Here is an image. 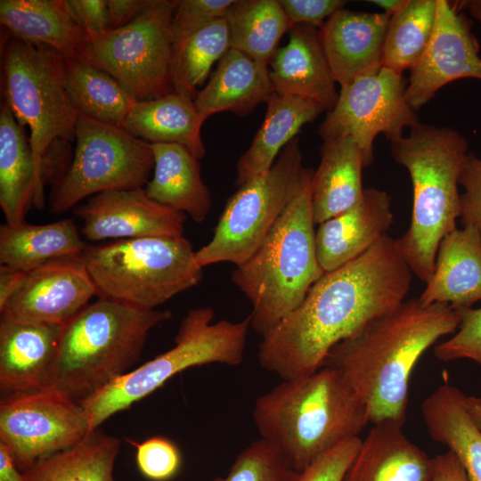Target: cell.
<instances>
[{"label": "cell", "instance_id": "6da1fadb", "mask_svg": "<svg viewBox=\"0 0 481 481\" xmlns=\"http://www.w3.org/2000/svg\"><path fill=\"white\" fill-rule=\"evenodd\" d=\"M412 275L395 239L384 235L358 257L324 273L301 304L262 337L259 364L282 379L315 371L335 345L403 303Z\"/></svg>", "mask_w": 481, "mask_h": 481}, {"label": "cell", "instance_id": "7a4b0ae2", "mask_svg": "<svg viewBox=\"0 0 481 481\" xmlns=\"http://www.w3.org/2000/svg\"><path fill=\"white\" fill-rule=\"evenodd\" d=\"M455 308L404 300L335 345L322 366L337 370L363 403L369 423L406 421L410 378L422 355L460 324Z\"/></svg>", "mask_w": 481, "mask_h": 481}, {"label": "cell", "instance_id": "3957f363", "mask_svg": "<svg viewBox=\"0 0 481 481\" xmlns=\"http://www.w3.org/2000/svg\"><path fill=\"white\" fill-rule=\"evenodd\" d=\"M252 417L260 438L300 473L338 444L358 437L369 424L360 397L328 366L282 379L256 400Z\"/></svg>", "mask_w": 481, "mask_h": 481}, {"label": "cell", "instance_id": "277c9868", "mask_svg": "<svg viewBox=\"0 0 481 481\" xmlns=\"http://www.w3.org/2000/svg\"><path fill=\"white\" fill-rule=\"evenodd\" d=\"M409 129L408 135L390 142L391 154L408 170L413 189L410 226L395 243L412 273L428 283L438 246L461 216L459 176L469 143L447 126L419 122Z\"/></svg>", "mask_w": 481, "mask_h": 481}, {"label": "cell", "instance_id": "5b68a950", "mask_svg": "<svg viewBox=\"0 0 481 481\" xmlns=\"http://www.w3.org/2000/svg\"><path fill=\"white\" fill-rule=\"evenodd\" d=\"M171 316L99 298L64 324L49 387L77 402L90 397L131 371L151 330Z\"/></svg>", "mask_w": 481, "mask_h": 481}, {"label": "cell", "instance_id": "8992f818", "mask_svg": "<svg viewBox=\"0 0 481 481\" xmlns=\"http://www.w3.org/2000/svg\"><path fill=\"white\" fill-rule=\"evenodd\" d=\"M301 187L256 252L235 266L232 280L250 301V328L261 337L304 300L324 273L316 254L312 178Z\"/></svg>", "mask_w": 481, "mask_h": 481}, {"label": "cell", "instance_id": "52a82bcc", "mask_svg": "<svg viewBox=\"0 0 481 481\" xmlns=\"http://www.w3.org/2000/svg\"><path fill=\"white\" fill-rule=\"evenodd\" d=\"M4 102L29 129L37 182V208L45 205L44 165L55 141L75 139L78 113L65 85V57L55 49L9 35L2 52Z\"/></svg>", "mask_w": 481, "mask_h": 481}, {"label": "cell", "instance_id": "ba28073f", "mask_svg": "<svg viewBox=\"0 0 481 481\" xmlns=\"http://www.w3.org/2000/svg\"><path fill=\"white\" fill-rule=\"evenodd\" d=\"M214 316L213 308L208 306L191 309L179 325L172 348L80 401L89 432L189 368L210 363L240 365L250 328L249 315L236 322H212Z\"/></svg>", "mask_w": 481, "mask_h": 481}, {"label": "cell", "instance_id": "9c48e42d", "mask_svg": "<svg viewBox=\"0 0 481 481\" xmlns=\"http://www.w3.org/2000/svg\"><path fill=\"white\" fill-rule=\"evenodd\" d=\"M184 237L124 239L86 246L81 259L99 298L156 309L203 277Z\"/></svg>", "mask_w": 481, "mask_h": 481}, {"label": "cell", "instance_id": "30bf717a", "mask_svg": "<svg viewBox=\"0 0 481 481\" xmlns=\"http://www.w3.org/2000/svg\"><path fill=\"white\" fill-rule=\"evenodd\" d=\"M307 169L296 137L270 169L239 187L228 199L213 237L195 253L198 264L202 268L222 262L237 266L247 261L298 192Z\"/></svg>", "mask_w": 481, "mask_h": 481}, {"label": "cell", "instance_id": "8fae6325", "mask_svg": "<svg viewBox=\"0 0 481 481\" xmlns=\"http://www.w3.org/2000/svg\"><path fill=\"white\" fill-rule=\"evenodd\" d=\"M178 0H154L131 23L88 37L75 56L114 77L136 101L174 91L171 23Z\"/></svg>", "mask_w": 481, "mask_h": 481}, {"label": "cell", "instance_id": "7c38bea8", "mask_svg": "<svg viewBox=\"0 0 481 481\" xmlns=\"http://www.w3.org/2000/svg\"><path fill=\"white\" fill-rule=\"evenodd\" d=\"M73 159L55 183L51 208L73 209L93 195L110 190L143 188L154 168L151 143L123 127L78 114Z\"/></svg>", "mask_w": 481, "mask_h": 481}, {"label": "cell", "instance_id": "4fadbf2b", "mask_svg": "<svg viewBox=\"0 0 481 481\" xmlns=\"http://www.w3.org/2000/svg\"><path fill=\"white\" fill-rule=\"evenodd\" d=\"M407 80L386 67L340 86L338 101L319 127L323 141L351 137L361 149L365 167L373 161V142L384 134L390 142L420 122L405 99Z\"/></svg>", "mask_w": 481, "mask_h": 481}, {"label": "cell", "instance_id": "5bb4252c", "mask_svg": "<svg viewBox=\"0 0 481 481\" xmlns=\"http://www.w3.org/2000/svg\"><path fill=\"white\" fill-rule=\"evenodd\" d=\"M89 433L80 403L53 387L9 394L1 399L0 442L20 471L43 457L77 444Z\"/></svg>", "mask_w": 481, "mask_h": 481}, {"label": "cell", "instance_id": "9a60e30c", "mask_svg": "<svg viewBox=\"0 0 481 481\" xmlns=\"http://www.w3.org/2000/svg\"><path fill=\"white\" fill-rule=\"evenodd\" d=\"M481 80L479 45L472 21L446 0H436V13L430 40L411 69L405 99L417 110L444 86L461 78Z\"/></svg>", "mask_w": 481, "mask_h": 481}, {"label": "cell", "instance_id": "2e32d148", "mask_svg": "<svg viewBox=\"0 0 481 481\" xmlns=\"http://www.w3.org/2000/svg\"><path fill=\"white\" fill-rule=\"evenodd\" d=\"M98 296L81 256L53 261L26 272L0 309L1 316L64 325Z\"/></svg>", "mask_w": 481, "mask_h": 481}, {"label": "cell", "instance_id": "e0dca14e", "mask_svg": "<svg viewBox=\"0 0 481 481\" xmlns=\"http://www.w3.org/2000/svg\"><path fill=\"white\" fill-rule=\"evenodd\" d=\"M82 234L92 241L183 236L186 215L151 200L144 188L110 190L76 206Z\"/></svg>", "mask_w": 481, "mask_h": 481}, {"label": "cell", "instance_id": "ac0fdd59", "mask_svg": "<svg viewBox=\"0 0 481 481\" xmlns=\"http://www.w3.org/2000/svg\"><path fill=\"white\" fill-rule=\"evenodd\" d=\"M391 16L339 9L320 29L332 76L340 86L378 72Z\"/></svg>", "mask_w": 481, "mask_h": 481}, {"label": "cell", "instance_id": "d6986e66", "mask_svg": "<svg viewBox=\"0 0 481 481\" xmlns=\"http://www.w3.org/2000/svg\"><path fill=\"white\" fill-rule=\"evenodd\" d=\"M61 324L0 319V387L6 394L40 390L51 384Z\"/></svg>", "mask_w": 481, "mask_h": 481}, {"label": "cell", "instance_id": "ffe728a7", "mask_svg": "<svg viewBox=\"0 0 481 481\" xmlns=\"http://www.w3.org/2000/svg\"><path fill=\"white\" fill-rule=\"evenodd\" d=\"M393 219L387 192L364 188L352 208L319 224L315 248L322 269L333 271L361 256L387 235Z\"/></svg>", "mask_w": 481, "mask_h": 481}, {"label": "cell", "instance_id": "44dd1931", "mask_svg": "<svg viewBox=\"0 0 481 481\" xmlns=\"http://www.w3.org/2000/svg\"><path fill=\"white\" fill-rule=\"evenodd\" d=\"M270 65L273 92L314 100L327 112L335 106L338 97L336 81L316 27L292 26L288 43L278 48Z\"/></svg>", "mask_w": 481, "mask_h": 481}, {"label": "cell", "instance_id": "7402d4cb", "mask_svg": "<svg viewBox=\"0 0 481 481\" xmlns=\"http://www.w3.org/2000/svg\"><path fill=\"white\" fill-rule=\"evenodd\" d=\"M424 305L471 307L481 300V235L473 225L456 228L441 240L430 280L418 298Z\"/></svg>", "mask_w": 481, "mask_h": 481}, {"label": "cell", "instance_id": "603a6c76", "mask_svg": "<svg viewBox=\"0 0 481 481\" xmlns=\"http://www.w3.org/2000/svg\"><path fill=\"white\" fill-rule=\"evenodd\" d=\"M431 458L392 421L373 424L343 481H427Z\"/></svg>", "mask_w": 481, "mask_h": 481}, {"label": "cell", "instance_id": "cb8c5ba5", "mask_svg": "<svg viewBox=\"0 0 481 481\" xmlns=\"http://www.w3.org/2000/svg\"><path fill=\"white\" fill-rule=\"evenodd\" d=\"M273 92L268 66L230 48L193 102L205 120L219 112L244 116L266 102Z\"/></svg>", "mask_w": 481, "mask_h": 481}, {"label": "cell", "instance_id": "d4e9b609", "mask_svg": "<svg viewBox=\"0 0 481 481\" xmlns=\"http://www.w3.org/2000/svg\"><path fill=\"white\" fill-rule=\"evenodd\" d=\"M266 104L262 125L249 149L238 160L237 188L270 169L300 129L325 111L314 100L278 92H273Z\"/></svg>", "mask_w": 481, "mask_h": 481}, {"label": "cell", "instance_id": "484cf974", "mask_svg": "<svg viewBox=\"0 0 481 481\" xmlns=\"http://www.w3.org/2000/svg\"><path fill=\"white\" fill-rule=\"evenodd\" d=\"M204 122L193 98L174 90L159 98L136 101L122 127L149 143L182 145L201 159L206 155L200 134Z\"/></svg>", "mask_w": 481, "mask_h": 481}, {"label": "cell", "instance_id": "4316f807", "mask_svg": "<svg viewBox=\"0 0 481 481\" xmlns=\"http://www.w3.org/2000/svg\"><path fill=\"white\" fill-rule=\"evenodd\" d=\"M154 154L153 176L145 185L156 202L203 222L212 207L209 190L200 175V159L175 143H151Z\"/></svg>", "mask_w": 481, "mask_h": 481}, {"label": "cell", "instance_id": "83f0119b", "mask_svg": "<svg viewBox=\"0 0 481 481\" xmlns=\"http://www.w3.org/2000/svg\"><path fill=\"white\" fill-rule=\"evenodd\" d=\"M0 22L9 35L75 57L88 40L67 0H1Z\"/></svg>", "mask_w": 481, "mask_h": 481}, {"label": "cell", "instance_id": "f1b7e54d", "mask_svg": "<svg viewBox=\"0 0 481 481\" xmlns=\"http://www.w3.org/2000/svg\"><path fill=\"white\" fill-rule=\"evenodd\" d=\"M321 160L312 178L314 221L319 224L352 208L363 187L364 157L351 137L323 141Z\"/></svg>", "mask_w": 481, "mask_h": 481}, {"label": "cell", "instance_id": "f546056e", "mask_svg": "<svg viewBox=\"0 0 481 481\" xmlns=\"http://www.w3.org/2000/svg\"><path fill=\"white\" fill-rule=\"evenodd\" d=\"M86 243L73 219L45 224L26 221L0 226V264L24 272L47 263L80 257Z\"/></svg>", "mask_w": 481, "mask_h": 481}, {"label": "cell", "instance_id": "4dcf8cb0", "mask_svg": "<svg viewBox=\"0 0 481 481\" xmlns=\"http://www.w3.org/2000/svg\"><path fill=\"white\" fill-rule=\"evenodd\" d=\"M37 182L29 142L5 102L0 108V207L5 223L25 222L29 205L37 207Z\"/></svg>", "mask_w": 481, "mask_h": 481}, {"label": "cell", "instance_id": "1f68e13d", "mask_svg": "<svg viewBox=\"0 0 481 481\" xmlns=\"http://www.w3.org/2000/svg\"><path fill=\"white\" fill-rule=\"evenodd\" d=\"M464 397L444 383L424 399L421 413L430 437L458 457L470 481H481V430L468 414Z\"/></svg>", "mask_w": 481, "mask_h": 481}, {"label": "cell", "instance_id": "d6a6232c", "mask_svg": "<svg viewBox=\"0 0 481 481\" xmlns=\"http://www.w3.org/2000/svg\"><path fill=\"white\" fill-rule=\"evenodd\" d=\"M121 441L96 428L77 444L47 455L22 471L27 481H117Z\"/></svg>", "mask_w": 481, "mask_h": 481}, {"label": "cell", "instance_id": "836d02e7", "mask_svg": "<svg viewBox=\"0 0 481 481\" xmlns=\"http://www.w3.org/2000/svg\"><path fill=\"white\" fill-rule=\"evenodd\" d=\"M65 85L78 114L116 126L136 102L110 74L77 57L65 58Z\"/></svg>", "mask_w": 481, "mask_h": 481}, {"label": "cell", "instance_id": "e575fe53", "mask_svg": "<svg viewBox=\"0 0 481 481\" xmlns=\"http://www.w3.org/2000/svg\"><path fill=\"white\" fill-rule=\"evenodd\" d=\"M230 48L269 66L292 27L279 0H235L224 17Z\"/></svg>", "mask_w": 481, "mask_h": 481}, {"label": "cell", "instance_id": "d590c367", "mask_svg": "<svg viewBox=\"0 0 481 481\" xmlns=\"http://www.w3.org/2000/svg\"><path fill=\"white\" fill-rule=\"evenodd\" d=\"M436 0H409L390 19L383 50V67L399 74L412 69L422 56L433 32Z\"/></svg>", "mask_w": 481, "mask_h": 481}, {"label": "cell", "instance_id": "8d00e7d4", "mask_svg": "<svg viewBox=\"0 0 481 481\" xmlns=\"http://www.w3.org/2000/svg\"><path fill=\"white\" fill-rule=\"evenodd\" d=\"M229 49V31L224 18L194 33L174 51V90L194 99L197 86L205 81L214 63L220 61Z\"/></svg>", "mask_w": 481, "mask_h": 481}, {"label": "cell", "instance_id": "74e56055", "mask_svg": "<svg viewBox=\"0 0 481 481\" xmlns=\"http://www.w3.org/2000/svg\"><path fill=\"white\" fill-rule=\"evenodd\" d=\"M301 474L272 444L259 438L236 456L225 477L211 481H301Z\"/></svg>", "mask_w": 481, "mask_h": 481}, {"label": "cell", "instance_id": "f35d334b", "mask_svg": "<svg viewBox=\"0 0 481 481\" xmlns=\"http://www.w3.org/2000/svg\"><path fill=\"white\" fill-rule=\"evenodd\" d=\"M235 0H178L172 23L174 51L207 25L223 19Z\"/></svg>", "mask_w": 481, "mask_h": 481}, {"label": "cell", "instance_id": "ab89813d", "mask_svg": "<svg viewBox=\"0 0 481 481\" xmlns=\"http://www.w3.org/2000/svg\"><path fill=\"white\" fill-rule=\"evenodd\" d=\"M455 309L459 327L450 338L434 347V355L443 362L469 359L481 365V307Z\"/></svg>", "mask_w": 481, "mask_h": 481}, {"label": "cell", "instance_id": "60d3db41", "mask_svg": "<svg viewBox=\"0 0 481 481\" xmlns=\"http://www.w3.org/2000/svg\"><path fill=\"white\" fill-rule=\"evenodd\" d=\"M136 463L140 472L152 481H167L180 469L182 456L178 447L169 439L154 436L135 444Z\"/></svg>", "mask_w": 481, "mask_h": 481}, {"label": "cell", "instance_id": "b9f144b4", "mask_svg": "<svg viewBox=\"0 0 481 481\" xmlns=\"http://www.w3.org/2000/svg\"><path fill=\"white\" fill-rule=\"evenodd\" d=\"M361 443L355 437L323 453L302 472L301 481H343Z\"/></svg>", "mask_w": 481, "mask_h": 481}, {"label": "cell", "instance_id": "7bdbcfd3", "mask_svg": "<svg viewBox=\"0 0 481 481\" xmlns=\"http://www.w3.org/2000/svg\"><path fill=\"white\" fill-rule=\"evenodd\" d=\"M459 184L461 194V223L473 225L481 235V159L469 151L461 167Z\"/></svg>", "mask_w": 481, "mask_h": 481}, {"label": "cell", "instance_id": "ee69618b", "mask_svg": "<svg viewBox=\"0 0 481 481\" xmlns=\"http://www.w3.org/2000/svg\"><path fill=\"white\" fill-rule=\"evenodd\" d=\"M291 26L308 24L321 29L335 12L342 9V0H279Z\"/></svg>", "mask_w": 481, "mask_h": 481}, {"label": "cell", "instance_id": "f6af8a7d", "mask_svg": "<svg viewBox=\"0 0 481 481\" xmlns=\"http://www.w3.org/2000/svg\"><path fill=\"white\" fill-rule=\"evenodd\" d=\"M79 26L93 37L108 29V4L106 0H67Z\"/></svg>", "mask_w": 481, "mask_h": 481}, {"label": "cell", "instance_id": "bcb514c9", "mask_svg": "<svg viewBox=\"0 0 481 481\" xmlns=\"http://www.w3.org/2000/svg\"><path fill=\"white\" fill-rule=\"evenodd\" d=\"M154 0H108V29L122 28L140 16Z\"/></svg>", "mask_w": 481, "mask_h": 481}, {"label": "cell", "instance_id": "7dc6e473", "mask_svg": "<svg viewBox=\"0 0 481 481\" xmlns=\"http://www.w3.org/2000/svg\"><path fill=\"white\" fill-rule=\"evenodd\" d=\"M427 481H470L458 457L448 450L431 458V469Z\"/></svg>", "mask_w": 481, "mask_h": 481}, {"label": "cell", "instance_id": "c3c4849f", "mask_svg": "<svg viewBox=\"0 0 481 481\" xmlns=\"http://www.w3.org/2000/svg\"><path fill=\"white\" fill-rule=\"evenodd\" d=\"M25 273L26 272L11 266L0 265V309L15 292Z\"/></svg>", "mask_w": 481, "mask_h": 481}, {"label": "cell", "instance_id": "681fc988", "mask_svg": "<svg viewBox=\"0 0 481 481\" xmlns=\"http://www.w3.org/2000/svg\"><path fill=\"white\" fill-rule=\"evenodd\" d=\"M0 481H27L8 448L0 442Z\"/></svg>", "mask_w": 481, "mask_h": 481}, {"label": "cell", "instance_id": "f907efd6", "mask_svg": "<svg viewBox=\"0 0 481 481\" xmlns=\"http://www.w3.org/2000/svg\"><path fill=\"white\" fill-rule=\"evenodd\" d=\"M464 404L472 421L481 430V398L465 395Z\"/></svg>", "mask_w": 481, "mask_h": 481}, {"label": "cell", "instance_id": "816d5d0a", "mask_svg": "<svg viewBox=\"0 0 481 481\" xmlns=\"http://www.w3.org/2000/svg\"><path fill=\"white\" fill-rule=\"evenodd\" d=\"M371 3L383 9L391 17L402 11L409 0H371Z\"/></svg>", "mask_w": 481, "mask_h": 481}, {"label": "cell", "instance_id": "f5cc1de1", "mask_svg": "<svg viewBox=\"0 0 481 481\" xmlns=\"http://www.w3.org/2000/svg\"><path fill=\"white\" fill-rule=\"evenodd\" d=\"M460 5L465 6L470 15L481 25V0L463 1Z\"/></svg>", "mask_w": 481, "mask_h": 481}]
</instances>
